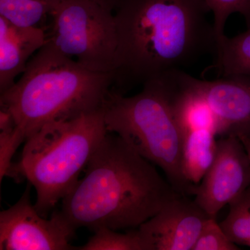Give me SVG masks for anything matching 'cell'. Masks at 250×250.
I'll use <instances>...</instances> for the list:
<instances>
[{
	"mask_svg": "<svg viewBox=\"0 0 250 250\" xmlns=\"http://www.w3.org/2000/svg\"><path fill=\"white\" fill-rule=\"evenodd\" d=\"M116 91L184 69L210 52L217 38L204 0H119Z\"/></svg>",
	"mask_w": 250,
	"mask_h": 250,
	"instance_id": "1",
	"label": "cell"
},
{
	"mask_svg": "<svg viewBox=\"0 0 250 250\" xmlns=\"http://www.w3.org/2000/svg\"><path fill=\"white\" fill-rule=\"evenodd\" d=\"M179 194L154 164L118 135L108 132L84 176L62 200L60 211L76 230L134 229Z\"/></svg>",
	"mask_w": 250,
	"mask_h": 250,
	"instance_id": "2",
	"label": "cell"
},
{
	"mask_svg": "<svg viewBox=\"0 0 250 250\" xmlns=\"http://www.w3.org/2000/svg\"><path fill=\"white\" fill-rule=\"evenodd\" d=\"M114 72L93 71L47 42L28 62L19 80L1 94L26 139L45 125L103 107Z\"/></svg>",
	"mask_w": 250,
	"mask_h": 250,
	"instance_id": "3",
	"label": "cell"
},
{
	"mask_svg": "<svg viewBox=\"0 0 250 250\" xmlns=\"http://www.w3.org/2000/svg\"><path fill=\"white\" fill-rule=\"evenodd\" d=\"M176 88L173 71L146 82L133 96L111 90L103 106L104 121L108 132L159 166L176 192L194 196L197 186L182 172L184 135L176 114Z\"/></svg>",
	"mask_w": 250,
	"mask_h": 250,
	"instance_id": "4",
	"label": "cell"
},
{
	"mask_svg": "<svg viewBox=\"0 0 250 250\" xmlns=\"http://www.w3.org/2000/svg\"><path fill=\"white\" fill-rule=\"evenodd\" d=\"M107 133L103 107L45 125L26 139L9 176L29 181L36 210L46 217L75 187Z\"/></svg>",
	"mask_w": 250,
	"mask_h": 250,
	"instance_id": "5",
	"label": "cell"
},
{
	"mask_svg": "<svg viewBox=\"0 0 250 250\" xmlns=\"http://www.w3.org/2000/svg\"><path fill=\"white\" fill-rule=\"evenodd\" d=\"M90 70L114 72L118 34L113 11L92 0H61L46 41Z\"/></svg>",
	"mask_w": 250,
	"mask_h": 250,
	"instance_id": "6",
	"label": "cell"
},
{
	"mask_svg": "<svg viewBox=\"0 0 250 250\" xmlns=\"http://www.w3.org/2000/svg\"><path fill=\"white\" fill-rule=\"evenodd\" d=\"M30 186L14 205L0 213V250H76L70 244L75 229L60 210L50 218L42 216L32 205Z\"/></svg>",
	"mask_w": 250,
	"mask_h": 250,
	"instance_id": "7",
	"label": "cell"
},
{
	"mask_svg": "<svg viewBox=\"0 0 250 250\" xmlns=\"http://www.w3.org/2000/svg\"><path fill=\"white\" fill-rule=\"evenodd\" d=\"M250 187V159L237 136L217 141L215 160L197 185L195 202L213 218Z\"/></svg>",
	"mask_w": 250,
	"mask_h": 250,
	"instance_id": "8",
	"label": "cell"
},
{
	"mask_svg": "<svg viewBox=\"0 0 250 250\" xmlns=\"http://www.w3.org/2000/svg\"><path fill=\"white\" fill-rule=\"evenodd\" d=\"M210 218L195 200L179 194L138 230L147 250H192Z\"/></svg>",
	"mask_w": 250,
	"mask_h": 250,
	"instance_id": "9",
	"label": "cell"
},
{
	"mask_svg": "<svg viewBox=\"0 0 250 250\" xmlns=\"http://www.w3.org/2000/svg\"><path fill=\"white\" fill-rule=\"evenodd\" d=\"M187 80L214 113L218 136L250 138V77H220L207 81L187 74Z\"/></svg>",
	"mask_w": 250,
	"mask_h": 250,
	"instance_id": "10",
	"label": "cell"
},
{
	"mask_svg": "<svg viewBox=\"0 0 250 250\" xmlns=\"http://www.w3.org/2000/svg\"><path fill=\"white\" fill-rule=\"evenodd\" d=\"M42 29L15 25L0 16V93L11 88L16 77L25 70L28 62L45 45Z\"/></svg>",
	"mask_w": 250,
	"mask_h": 250,
	"instance_id": "11",
	"label": "cell"
},
{
	"mask_svg": "<svg viewBox=\"0 0 250 250\" xmlns=\"http://www.w3.org/2000/svg\"><path fill=\"white\" fill-rule=\"evenodd\" d=\"M216 136L209 129L195 130L184 135L182 172L190 183L199 185L211 167L216 156Z\"/></svg>",
	"mask_w": 250,
	"mask_h": 250,
	"instance_id": "12",
	"label": "cell"
},
{
	"mask_svg": "<svg viewBox=\"0 0 250 250\" xmlns=\"http://www.w3.org/2000/svg\"><path fill=\"white\" fill-rule=\"evenodd\" d=\"M215 67L220 77H250V27L233 37L217 41Z\"/></svg>",
	"mask_w": 250,
	"mask_h": 250,
	"instance_id": "13",
	"label": "cell"
},
{
	"mask_svg": "<svg viewBox=\"0 0 250 250\" xmlns=\"http://www.w3.org/2000/svg\"><path fill=\"white\" fill-rule=\"evenodd\" d=\"M61 0H0V16L15 25L48 29Z\"/></svg>",
	"mask_w": 250,
	"mask_h": 250,
	"instance_id": "14",
	"label": "cell"
},
{
	"mask_svg": "<svg viewBox=\"0 0 250 250\" xmlns=\"http://www.w3.org/2000/svg\"><path fill=\"white\" fill-rule=\"evenodd\" d=\"M229 206V212L220 227L237 246L250 248V187Z\"/></svg>",
	"mask_w": 250,
	"mask_h": 250,
	"instance_id": "15",
	"label": "cell"
},
{
	"mask_svg": "<svg viewBox=\"0 0 250 250\" xmlns=\"http://www.w3.org/2000/svg\"><path fill=\"white\" fill-rule=\"evenodd\" d=\"M77 250H147V248L138 229L122 233L112 229L102 228L95 230L88 243Z\"/></svg>",
	"mask_w": 250,
	"mask_h": 250,
	"instance_id": "16",
	"label": "cell"
},
{
	"mask_svg": "<svg viewBox=\"0 0 250 250\" xmlns=\"http://www.w3.org/2000/svg\"><path fill=\"white\" fill-rule=\"evenodd\" d=\"M210 14L217 41L225 36V27L231 15L238 14L244 18L250 27V0H204ZM217 42V41H216Z\"/></svg>",
	"mask_w": 250,
	"mask_h": 250,
	"instance_id": "17",
	"label": "cell"
},
{
	"mask_svg": "<svg viewBox=\"0 0 250 250\" xmlns=\"http://www.w3.org/2000/svg\"><path fill=\"white\" fill-rule=\"evenodd\" d=\"M236 244L230 241L217 223L216 218H210L202 229L192 250H238Z\"/></svg>",
	"mask_w": 250,
	"mask_h": 250,
	"instance_id": "18",
	"label": "cell"
},
{
	"mask_svg": "<svg viewBox=\"0 0 250 250\" xmlns=\"http://www.w3.org/2000/svg\"><path fill=\"white\" fill-rule=\"evenodd\" d=\"M25 141L24 135L18 126L9 131L0 132V180L9 176L13 165V156L20 145Z\"/></svg>",
	"mask_w": 250,
	"mask_h": 250,
	"instance_id": "19",
	"label": "cell"
},
{
	"mask_svg": "<svg viewBox=\"0 0 250 250\" xmlns=\"http://www.w3.org/2000/svg\"><path fill=\"white\" fill-rule=\"evenodd\" d=\"M92 1H95V2L98 3V4H101L102 6L113 11L117 3L119 0H92Z\"/></svg>",
	"mask_w": 250,
	"mask_h": 250,
	"instance_id": "20",
	"label": "cell"
},
{
	"mask_svg": "<svg viewBox=\"0 0 250 250\" xmlns=\"http://www.w3.org/2000/svg\"><path fill=\"white\" fill-rule=\"evenodd\" d=\"M239 139H241L243 145H244L250 159V138L248 137V136H241V137H239Z\"/></svg>",
	"mask_w": 250,
	"mask_h": 250,
	"instance_id": "21",
	"label": "cell"
}]
</instances>
